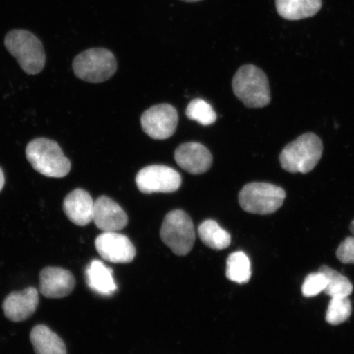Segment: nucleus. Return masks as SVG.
Segmentation results:
<instances>
[{
  "label": "nucleus",
  "mask_w": 354,
  "mask_h": 354,
  "mask_svg": "<svg viewBox=\"0 0 354 354\" xmlns=\"http://www.w3.org/2000/svg\"><path fill=\"white\" fill-rule=\"evenodd\" d=\"M234 95L250 109L264 108L271 103L267 75L258 66H241L232 80Z\"/></svg>",
  "instance_id": "1"
},
{
  "label": "nucleus",
  "mask_w": 354,
  "mask_h": 354,
  "mask_svg": "<svg viewBox=\"0 0 354 354\" xmlns=\"http://www.w3.org/2000/svg\"><path fill=\"white\" fill-rule=\"evenodd\" d=\"M323 151L319 137L313 133H306L288 144L280 155L283 169L290 174H306L319 162Z\"/></svg>",
  "instance_id": "2"
},
{
  "label": "nucleus",
  "mask_w": 354,
  "mask_h": 354,
  "mask_svg": "<svg viewBox=\"0 0 354 354\" xmlns=\"http://www.w3.org/2000/svg\"><path fill=\"white\" fill-rule=\"evenodd\" d=\"M26 155L34 169L47 177L63 178L71 170L69 159L54 140L38 138L30 141Z\"/></svg>",
  "instance_id": "3"
},
{
  "label": "nucleus",
  "mask_w": 354,
  "mask_h": 354,
  "mask_svg": "<svg viewBox=\"0 0 354 354\" xmlns=\"http://www.w3.org/2000/svg\"><path fill=\"white\" fill-rule=\"evenodd\" d=\"M4 44L26 74L41 72L46 65V53L41 41L33 33L12 30L6 35Z\"/></svg>",
  "instance_id": "4"
},
{
  "label": "nucleus",
  "mask_w": 354,
  "mask_h": 354,
  "mask_svg": "<svg viewBox=\"0 0 354 354\" xmlns=\"http://www.w3.org/2000/svg\"><path fill=\"white\" fill-rule=\"evenodd\" d=\"M75 75L91 83L108 81L118 69L116 57L104 48H93L79 54L73 63Z\"/></svg>",
  "instance_id": "5"
},
{
  "label": "nucleus",
  "mask_w": 354,
  "mask_h": 354,
  "mask_svg": "<svg viewBox=\"0 0 354 354\" xmlns=\"http://www.w3.org/2000/svg\"><path fill=\"white\" fill-rule=\"evenodd\" d=\"M286 194L277 185L252 183L245 185L239 194V203L243 211L252 214H274L283 205Z\"/></svg>",
  "instance_id": "6"
},
{
  "label": "nucleus",
  "mask_w": 354,
  "mask_h": 354,
  "mask_svg": "<svg viewBox=\"0 0 354 354\" xmlns=\"http://www.w3.org/2000/svg\"><path fill=\"white\" fill-rule=\"evenodd\" d=\"M160 236L163 243L176 255H187L196 241L193 221L187 212L176 209L163 221Z\"/></svg>",
  "instance_id": "7"
},
{
  "label": "nucleus",
  "mask_w": 354,
  "mask_h": 354,
  "mask_svg": "<svg viewBox=\"0 0 354 354\" xmlns=\"http://www.w3.org/2000/svg\"><path fill=\"white\" fill-rule=\"evenodd\" d=\"M136 183L140 192L172 193L181 185V176L174 168L152 165L142 168L136 176Z\"/></svg>",
  "instance_id": "8"
},
{
  "label": "nucleus",
  "mask_w": 354,
  "mask_h": 354,
  "mask_svg": "<svg viewBox=\"0 0 354 354\" xmlns=\"http://www.w3.org/2000/svg\"><path fill=\"white\" fill-rule=\"evenodd\" d=\"M178 113L171 104H162L146 110L140 118L141 127L146 135L154 140H166L174 136Z\"/></svg>",
  "instance_id": "9"
},
{
  "label": "nucleus",
  "mask_w": 354,
  "mask_h": 354,
  "mask_svg": "<svg viewBox=\"0 0 354 354\" xmlns=\"http://www.w3.org/2000/svg\"><path fill=\"white\" fill-rule=\"evenodd\" d=\"M95 248L102 259L113 263H131L136 254L130 239L118 232L100 234L95 240Z\"/></svg>",
  "instance_id": "10"
},
{
  "label": "nucleus",
  "mask_w": 354,
  "mask_h": 354,
  "mask_svg": "<svg viewBox=\"0 0 354 354\" xmlns=\"http://www.w3.org/2000/svg\"><path fill=\"white\" fill-rule=\"evenodd\" d=\"M76 286L73 273L61 268L48 267L39 273V291L48 299L68 296Z\"/></svg>",
  "instance_id": "11"
},
{
  "label": "nucleus",
  "mask_w": 354,
  "mask_h": 354,
  "mask_svg": "<svg viewBox=\"0 0 354 354\" xmlns=\"http://www.w3.org/2000/svg\"><path fill=\"white\" fill-rule=\"evenodd\" d=\"M39 302V292L34 287L12 292L3 301L4 315L12 322L25 321L37 311Z\"/></svg>",
  "instance_id": "12"
},
{
  "label": "nucleus",
  "mask_w": 354,
  "mask_h": 354,
  "mask_svg": "<svg viewBox=\"0 0 354 354\" xmlns=\"http://www.w3.org/2000/svg\"><path fill=\"white\" fill-rule=\"evenodd\" d=\"M93 221L104 232H119L127 227L128 216L112 198L100 196L95 202Z\"/></svg>",
  "instance_id": "13"
},
{
  "label": "nucleus",
  "mask_w": 354,
  "mask_h": 354,
  "mask_svg": "<svg viewBox=\"0 0 354 354\" xmlns=\"http://www.w3.org/2000/svg\"><path fill=\"white\" fill-rule=\"evenodd\" d=\"M175 160L180 167L189 174L199 175L210 169L212 156L205 145L189 142L180 145L176 149Z\"/></svg>",
  "instance_id": "14"
},
{
  "label": "nucleus",
  "mask_w": 354,
  "mask_h": 354,
  "mask_svg": "<svg viewBox=\"0 0 354 354\" xmlns=\"http://www.w3.org/2000/svg\"><path fill=\"white\" fill-rule=\"evenodd\" d=\"M94 205L90 194L82 189H76L64 198V211L73 223L85 227L93 221Z\"/></svg>",
  "instance_id": "15"
},
{
  "label": "nucleus",
  "mask_w": 354,
  "mask_h": 354,
  "mask_svg": "<svg viewBox=\"0 0 354 354\" xmlns=\"http://www.w3.org/2000/svg\"><path fill=\"white\" fill-rule=\"evenodd\" d=\"M86 276L88 286L97 294L109 296L118 290L113 270L100 260L91 261L86 268Z\"/></svg>",
  "instance_id": "16"
},
{
  "label": "nucleus",
  "mask_w": 354,
  "mask_h": 354,
  "mask_svg": "<svg viewBox=\"0 0 354 354\" xmlns=\"http://www.w3.org/2000/svg\"><path fill=\"white\" fill-rule=\"evenodd\" d=\"M30 339L35 354H66L64 340L46 326H35Z\"/></svg>",
  "instance_id": "17"
},
{
  "label": "nucleus",
  "mask_w": 354,
  "mask_h": 354,
  "mask_svg": "<svg viewBox=\"0 0 354 354\" xmlns=\"http://www.w3.org/2000/svg\"><path fill=\"white\" fill-rule=\"evenodd\" d=\"M279 15L297 21L316 15L322 8V0H276Z\"/></svg>",
  "instance_id": "18"
},
{
  "label": "nucleus",
  "mask_w": 354,
  "mask_h": 354,
  "mask_svg": "<svg viewBox=\"0 0 354 354\" xmlns=\"http://www.w3.org/2000/svg\"><path fill=\"white\" fill-rule=\"evenodd\" d=\"M198 233L202 242L212 250H225L231 245V234L214 220L203 221L199 225Z\"/></svg>",
  "instance_id": "19"
},
{
  "label": "nucleus",
  "mask_w": 354,
  "mask_h": 354,
  "mask_svg": "<svg viewBox=\"0 0 354 354\" xmlns=\"http://www.w3.org/2000/svg\"><path fill=\"white\" fill-rule=\"evenodd\" d=\"M251 274L250 260L243 252H234L229 255L225 275L230 281L245 284L250 280Z\"/></svg>",
  "instance_id": "20"
},
{
  "label": "nucleus",
  "mask_w": 354,
  "mask_h": 354,
  "mask_svg": "<svg viewBox=\"0 0 354 354\" xmlns=\"http://www.w3.org/2000/svg\"><path fill=\"white\" fill-rule=\"evenodd\" d=\"M319 271L325 274L327 286L324 293L331 298L348 297L352 294L353 286L346 277L342 275L328 266H322Z\"/></svg>",
  "instance_id": "21"
},
{
  "label": "nucleus",
  "mask_w": 354,
  "mask_h": 354,
  "mask_svg": "<svg viewBox=\"0 0 354 354\" xmlns=\"http://www.w3.org/2000/svg\"><path fill=\"white\" fill-rule=\"evenodd\" d=\"M352 313V304L348 297L331 298L327 308L326 321L332 326L346 322Z\"/></svg>",
  "instance_id": "22"
},
{
  "label": "nucleus",
  "mask_w": 354,
  "mask_h": 354,
  "mask_svg": "<svg viewBox=\"0 0 354 354\" xmlns=\"http://www.w3.org/2000/svg\"><path fill=\"white\" fill-rule=\"evenodd\" d=\"M185 115L190 120H194L201 125L209 126L216 120V114L212 106L205 100L194 99L190 102Z\"/></svg>",
  "instance_id": "23"
},
{
  "label": "nucleus",
  "mask_w": 354,
  "mask_h": 354,
  "mask_svg": "<svg viewBox=\"0 0 354 354\" xmlns=\"http://www.w3.org/2000/svg\"><path fill=\"white\" fill-rule=\"evenodd\" d=\"M327 286V278L320 271L309 274L305 278L302 286V293L304 297L311 298L324 292Z\"/></svg>",
  "instance_id": "24"
},
{
  "label": "nucleus",
  "mask_w": 354,
  "mask_h": 354,
  "mask_svg": "<svg viewBox=\"0 0 354 354\" xmlns=\"http://www.w3.org/2000/svg\"><path fill=\"white\" fill-rule=\"evenodd\" d=\"M336 257L344 264H354V237H347L340 243Z\"/></svg>",
  "instance_id": "25"
},
{
  "label": "nucleus",
  "mask_w": 354,
  "mask_h": 354,
  "mask_svg": "<svg viewBox=\"0 0 354 354\" xmlns=\"http://www.w3.org/2000/svg\"><path fill=\"white\" fill-rule=\"evenodd\" d=\"M4 184H6V178H4L3 170L0 168V192H1V190L4 187Z\"/></svg>",
  "instance_id": "26"
},
{
  "label": "nucleus",
  "mask_w": 354,
  "mask_h": 354,
  "mask_svg": "<svg viewBox=\"0 0 354 354\" xmlns=\"http://www.w3.org/2000/svg\"><path fill=\"white\" fill-rule=\"evenodd\" d=\"M181 1L187 2V3H196L201 1V0H181Z\"/></svg>",
  "instance_id": "27"
},
{
  "label": "nucleus",
  "mask_w": 354,
  "mask_h": 354,
  "mask_svg": "<svg viewBox=\"0 0 354 354\" xmlns=\"http://www.w3.org/2000/svg\"><path fill=\"white\" fill-rule=\"evenodd\" d=\"M351 232L354 234V221H353V223L351 225Z\"/></svg>",
  "instance_id": "28"
}]
</instances>
